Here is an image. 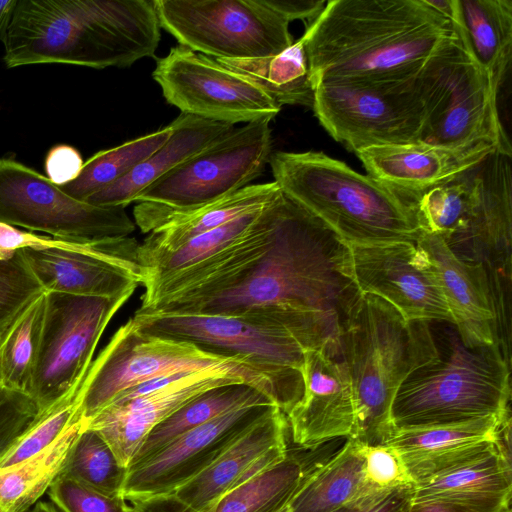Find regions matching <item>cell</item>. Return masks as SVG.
Masks as SVG:
<instances>
[{"label": "cell", "instance_id": "1", "mask_svg": "<svg viewBox=\"0 0 512 512\" xmlns=\"http://www.w3.org/2000/svg\"><path fill=\"white\" fill-rule=\"evenodd\" d=\"M167 286L172 294L135 313L271 318L305 349L340 346L362 295L348 243L283 192L230 245L168 274Z\"/></svg>", "mask_w": 512, "mask_h": 512}, {"label": "cell", "instance_id": "2", "mask_svg": "<svg viewBox=\"0 0 512 512\" xmlns=\"http://www.w3.org/2000/svg\"><path fill=\"white\" fill-rule=\"evenodd\" d=\"M454 34L426 0H329L302 36L315 87L413 77Z\"/></svg>", "mask_w": 512, "mask_h": 512}, {"label": "cell", "instance_id": "3", "mask_svg": "<svg viewBox=\"0 0 512 512\" xmlns=\"http://www.w3.org/2000/svg\"><path fill=\"white\" fill-rule=\"evenodd\" d=\"M160 23L148 0H17L3 40L8 68L129 67L153 57Z\"/></svg>", "mask_w": 512, "mask_h": 512}, {"label": "cell", "instance_id": "4", "mask_svg": "<svg viewBox=\"0 0 512 512\" xmlns=\"http://www.w3.org/2000/svg\"><path fill=\"white\" fill-rule=\"evenodd\" d=\"M281 191L348 244L414 242L423 233L416 203L323 152H276Z\"/></svg>", "mask_w": 512, "mask_h": 512}, {"label": "cell", "instance_id": "5", "mask_svg": "<svg viewBox=\"0 0 512 512\" xmlns=\"http://www.w3.org/2000/svg\"><path fill=\"white\" fill-rule=\"evenodd\" d=\"M340 349L356 410L348 439L385 443L395 429L392 405L400 386L440 356L429 323L406 320L386 301L364 294L344 325Z\"/></svg>", "mask_w": 512, "mask_h": 512}, {"label": "cell", "instance_id": "6", "mask_svg": "<svg viewBox=\"0 0 512 512\" xmlns=\"http://www.w3.org/2000/svg\"><path fill=\"white\" fill-rule=\"evenodd\" d=\"M198 370L238 373L284 413L291 410L301 395L300 384L291 377L244 358L217 355L188 342L145 333L131 317L91 363L77 391L81 419L87 422L119 394L140 383Z\"/></svg>", "mask_w": 512, "mask_h": 512}, {"label": "cell", "instance_id": "7", "mask_svg": "<svg viewBox=\"0 0 512 512\" xmlns=\"http://www.w3.org/2000/svg\"><path fill=\"white\" fill-rule=\"evenodd\" d=\"M510 361L499 343L451 351L413 371L392 405L395 427L510 415Z\"/></svg>", "mask_w": 512, "mask_h": 512}, {"label": "cell", "instance_id": "8", "mask_svg": "<svg viewBox=\"0 0 512 512\" xmlns=\"http://www.w3.org/2000/svg\"><path fill=\"white\" fill-rule=\"evenodd\" d=\"M270 119L235 128L140 193L133 215L143 233L250 185L271 156Z\"/></svg>", "mask_w": 512, "mask_h": 512}, {"label": "cell", "instance_id": "9", "mask_svg": "<svg viewBox=\"0 0 512 512\" xmlns=\"http://www.w3.org/2000/svg\"><path fill=\"white\" fill-rule=\"evenodd\" d=\"M454 29V36L417 74L425 106L421 141L453 148L488 143L511 157L497 104L500 89L476 61L462 33Z\"/></svg>", "mask_w": 512, "mask_h": 512}, {"label": "cell", "instance_id": "10", "mask_svg": "<svg viewBox=\"0 0 512 512\" xmlns=\"http://www.w3.org/2000/svg\"><path fill=\"white\" fill-rule=\"evenodd\" d=\"M312 109L330 136L355 154L422 140L425 106L417 75L320 81Z\"/></svg>", "mask_w": 512, "mask_h": 512}, {"label": "cell", "instance_id": "11", "mask_svg": "<svg viewBox=\"0 0 512 512\" xmlns=\"http://www.w3.org/2000/svg\"><path fill=\"white\" fill-rule=\"evenodd\" d=\"M160 26L213 59L276 55L293 44L289 23L260 0H153Z\"/></svg>", "mask_w": 512, "mask_h": 512}, {"label": "cell", "instance_id": "12", "mask_svg": "<svg viewBox=\"0 0 512 512\" xmlns=\"http://www.w3.org/2000/svg\"><path fill=\"white\" fill-rule=\"evenodd\" d=\"M130 296L46 292V306L29 396L39 414L77 393L109 321Z\"/></svg>", "mask_w": 512, "mask_h": 512}, {"label": "cell", "instance_id": "13", "mask_svg": "<svg viewBox=\"0 0 512 512\" xmlns=\"http://www.w3.org/2000/svg\"><path fill=\"white\" fill-rule=\"evenodd\" d=\"M0 222L75 240L122 238L135 230L125 207L77 200L48 177L9 158L0 159Z\"/></svg>", "mask_w": 512, "mask_h": 512}, {"label": "cell", "instance_id": "14", "mask_svg": "<svg viewBox=\"0 0 512 512\" xmlns=\"http://www.w3.org/2000/svg\"><path fill=\"white\" fill-rule=\"evenodd\" d=\"M139 243L131 237L75 240L42 236L19 253L45 292L116 298L144 284Z\"/></svg>", "mask_w": 512, "mask_h": 512}, {"label": "cell", "instance_id": "15", "mask_svg": "<svg viewBox=\"0 0 512 512\" xmlns=\"http://www.w3.org/2000/svg\"><path fill=\"white\" fill-rule=\"evenodd\" d=\"M145 333L244 358L271 371L303 380L304 347L285 324L265 317L232 315L134 314Z\"/></svg>", "mask_w": 512, "mask_h": 512}, {"label": "cell", "instance_id": "16", "mask_svg": "<svg viewBox=\"0 0 512 512\" xmlns=\"http://www.w3.org/2000/svg\"><path fill=\"white\" fill-rule=\"evenodd\" d=\"M152 76L181 113L231 125L272 120L281 106L256 84L182 45L159 58Z\"/></svg>", "mask_w": 512, "mask_h": 512}, {"label": "cell", "instance_id": "17", "mask_svg": "<svg viewBox=\"0 0 512 512\" xmlns=\"http://www.w3.org/2000/svg\"><path fill=\"white\" fill-rule=\"evenodd\" d=\"M275 408V404L239 407L182 434L148 459L128 468L122 496L132 503L173 495Z\"/></svg>", "mask_w": 512, "mask_h": 512}, {"label": "cell", "instance_id": "18", "mask_svg": "<svg viewBox=\"0 0 512 512\" xmlns=\"http://www.w3.org/2000/svg\"><path fill=\"white\" fill-rule=\"evenodd\" d=\"M511 157L493 153L480 164V192L465 230L447 244L460 259L482 265L494 294L498 322L510 325Z\"/></svg>", "mask_w": 512, "mask_h": 512}, {"label": "cell", "instance_id": "19", "mask_svg": "<svg viewBox=\"0 0 512 512\" xmlns=\"http://www.w3.org/2000/svg\"><path fill=\"white\" fill-rule=\"evenodd\" d=\"M348 245L352 278L362 295L381 298L409 321L453 324L429 261L416 243Z\"/></svg>", "mask_w": 512, "mask_h": 512}, {"label": "cell", "instance_id": "20", "mask_svg": "<svg viewBox=\"0 0 512 512\" xmlns=\"http://www.w3.org/2000/svg\"><path fill=\"white\" fill-rule=\"evenodd\" d=\"M302 376L303 396L286 414L293 442L312 449L334 438H351L356 410L341 354L327 347L306 349Z\"/></svg>", "mask_w": 512, "mask_h": 512}, {"label": "cell", "instance_id": "21", "mask_svg": "<svg viewBox=\"0 0 512 512\" xmlns=\"http://www.w3.org/2000/svg\"><path fill=\"white\" fill-rule=\"evenodd\" d=\"M238 382L249 384L240 374L226 370L187 372L161 389L108 404L84 426L97 432L119 463L128 468L145 437L157 424L202 392Z\"/></svg>", "mask_w": 512, "mask_h": 512}, {"label": "cell", "instance_id": "22", "mask_svg": "<svg viewBox=\"0 0 512 512\" xmlns=\"http://www.w3.org/2000/svg\"><path fill=\"white\" fill-rule=\"evenodd\" d=\"M495 152L488 143L453 148L419 141L369 147L356 155L367 175L416 203L430 189L458 178Z\"/></svg>", "mask_w": 512, "mask_h": 512}, {"label": "cell", "instance_id": "23", "mask_svg": "<svg viewBox=\"0 0 512 512\" xmlns=\"http://www.w3.org/2000/svg\"><path fill=\"white\" fill-rule=\"evenodd\" d=\"M287 430L286 415L277 407L173 495L197 511L212 512L224 495L286 458Z\"/></svg>", "mask_w": 512, "mask_h": 512}, {"label": "cell", "instance_id": "24", "mask_svg": "<svg viewBox=\"0 0 512 512\" xmlns=\"http://www.w3.org/2000/svg\"><path fill=\"white\" fill-rule=\"evenodd\" d=\"M416 245L429 261L461 343L468 348L500 344L496 304L486 269L460 259L439 236L422 233Z\"/></svg>", "mask_w": 512, "mask_h": 512}, {"label": "cell", "instance_id": "25", "mask_svg": "<svg viewBox=\"0 0 512 512\" xmlns=\"http://www.w3.org/2000/svg\"><path fill=\"white\" fill-rule=\"evenodd\" d=\"M511 460L497 444L417 479L411 487L410 501H444L486 512H505L511 508Z\"/></svg>", "mask_w": 512, "mask_h": 512}, {"label": "cell", "instance_id": "26", "mask_svg": "<svg viewBox=\"0 0 512 512\" xmlns=\"http://www.w3.org/2000/svg\"><path fill=\"white\" fill-rule=\"evenodd\" d=\"M510 418L486 416L460 422L395 427L386 444L404 459L414 482L497 444Z\"/></svg>", "mask_w": 512, "mask_h": 512}, {"label": "cell", "instance_id": "27", "mask_svg": "<svg viewBox=\"0 0 512 512\" xmlns=\"http://www.w3.org/2000/svg\"><path fill=\"white\" fill-rule=\"evenodd\" d=\"M168 140L129 174L90 196L86 202L126 207L153 182L193 155L230 134L234 125L181 113L170 125Z\"/></svg>", "mask_w": 512, "mask_h": 512}, {"label": "cell", "instance_id": "28", "mask_svg": "<svg viewBox=\"0 0 512 512\" xmlns=\"http://www.w3.org/2000/svg\"><path fill=\"white\" fill-rule=\"evenodd\" d=\"M281 192L275 181L250 184L225 198L173 219L148 233L139 245V261L141 263L147 257L174 251L198 235L263 208Z\"/></svg>", "mask_w": 512, "mask_h": 512}, {"label": "cell", "instance_id": "29", "mask_svg": "<svg viewBox=\"0 0 512 512\" xmlns=\"http://www.w3.org/2000/svg\"><path fill=\"white\" fill-rule=\"evenodd\" d=\"M459 19L452 24L474 58L500 89L512 58V1L458 0Z\"/></svg>", "mask_w": 512, "mask_h": 512}, {"label": "cell", "instance_id": "30", "mask_svg": "<svg viewBox=\"0 0 512 512\" xmlns=\"http://www.w3.org/2000/svg\"><path fill=\"white\" fill-rule=\"evenodd\" d=\"M259 404L274 403L247 383H230L208 389L157 424L145 437L129 467L148 459L182 434L228 411Z\"/></svg>", "mask_w": 512, "mask_h": 512}, {"label": "cell", "instance_id": "31", "mask_svg": "<svg viewBox=\"0 0 512 512\" xmlns=\"http://www.w3.org/2000/svg\"><path fill=\"white\" fill-rule=\"evenodd\" d=\"M360 443L347 439L325 463L309 466L290 504V512H334L350 506L362 488Z\"/></svg>", "mask_w": 512, "mask_h": 512}, {"label": "cell", "instance_id": "32", "mask_svg": "<svg viewBox=\"0 0 512 512\" xmlns=\"http://www.w3.org/2000/svg\"><path fill=\"white\" fill-rule=\"evenodd\" d=\"M215 60L256 84L280 106H313L315 87L303 36L273 56Z\"/></svg>", "mask_w": 512, "mask_h": 512}, {"label": "cell", "instance_id": "33", "mask_svg": "<svg viewBox=\"0 0 512 512\" xmlns=\"http://www.w3.org/2000/svg\"><path fill=\"white\" fill-rule=\"evenodd\" d=\"M84 426L74 424L53 445L14 466L0 469V512H28L61 474Z\"/></svg>", "mask_w": 512, "mask_h": 512}, {"label": "cell", "instance_id": "34", "mask_svg": "<svg viewBox=\"0 0 512 512\" xmlns=\"http://www.w3.org/2000/svg\"><path fill=\"white\" fill-rule=\"evenodd\" d=\"M46 306V292L32 300L0 331V385L29 395Z\"/></svg>", "mask_w": 512, "mask_h": 512}, {"label": "cell", "instance_id": "35", "mask_svg": "<svg viewBox=\"0 0 512 512\" xmlns=\"http://www.w3.org/2000/svg\"><path fill=\"white\" fill-rule=\"evenodd\" d=\"M480 164L430 189L417 200V217L423 233L439 236L448 244L465 230L480 192Z\"/></svg>", "mask_w": 512, "mask_h": 512}, {"label": "cell", "instance_id": "36", "mask_svg": "<svg viewBox=\"0 0 512 512\" xmlns=\"http://www.w3.org/2000/svg\"><path fill=\"white\" fill-rule=\"evenodd\" d=\"M309 466L291 454L224 495L212 512H278L297 493Z\"/></svg>", "mask_w": 512, "mask_h": 512}, {"label": "cell", "instance_id": "37", "mask_svg": "<svg viewBox=\"0 0 512 512\" xmlns=\"http://www.w3.org/2000/svg\"><path fill=\"white\" fill-rule=\"evenodd\" d=\"M172 133L168 125L111 149L94 154L83 164L79 176L60 186L71 197L86 201L90 196L119 181L162 146Z\"/></svg>", "mask_w": 512, "mask_h": 512}, {"label": "cell", "instance_id": "38", "mask_svg": "<svg viewBox=\"0 0 512 512\" xmlns=\"http://www.w3.org/2000/svg\"><path fill=\"white\" fill-rule=\"evenodd\" d=\"M128 468L117 460L108 443L83 426L60 475L107 495H122Z\"/></svg>", "mask_w": 512, "mask_h": 512}, {"label": "cell", "instance_id": "39", "mask_svg": "<svg viewBox=\"0 0 512 512\" xmlns=\"http://www.w3.org/2000/svg\"><path fill=\"white\" fill-rule=\"evenodd\" d=\"M263 208L251 211L198 235L174 251L156 254L141 260V264L146 270V280L194 265L227 247L251 227Z\"/></svg>", "mask_w": 512, "mask_h": 512}, {"label": "cell", "instance_id": "40", "mask_svg": "<svg viewBox=\"0 0 512 512\" xmlns=\"http://www.w3.org/2000/svg\"><path fill=\"white\" fill-rule=\"evenodd\" d=\"M359 443L363 458L362 488L357 499L348 507L366 508L394 491L413 486L414 478L396 448L386 443Z\"/></svg>", "mask_w": 512, "mask_h": 512}, {"label": "cell", "instance_id": "41", "mask_svg": "<svg viewBox=\"0 0 512 512\" xmlns=\"http://www.w3.org/2000/svg\"><path fill=\"white\" fill-rule=\"evenodd\" d=\"M76 394L41 413L0 457V469L14 466L53 445L74 424L82 421Z\"/></svg>", "mask_w": 512, "mask_h": 512}, {"label": "cell", "instance_id": "42", "mask_svg": "<svg viewBox=\"0 0 512 512\" xmlns=\"http://www.w3.org/2000/svg\"><path fill=\"white\" fill-rule=\"evenodd\" d=\"M44 292L18 250L0 258V331Z\"/></svg>", "mask_w": 512, "mask_h": 512}, {"label": "cell", "instance_id": "43", "mask_svg": "<svg viewBox=\"0 0 512 512\" xmlns=\"http://www.w3.org/2000/svg\"><path fill=\"white\" fill-rule=\"evenodd\" d=\"M47 493L61 512H133L132 504L122 495H107L62 475Z\"/></svg>", "mask_w": 512, "mask_h": 512}, {"label": "cell", "instance_id": "44", "mask_svg": "<svg viewBox=\"0 0 512 512\" xmlns=\"http://www.w3.org/2000/svg\"><path fill=\"white\" fill-rule=\"evenodd\" d=\"M39 410L24 393L4 390L0 395V457L35 421Z\"/></svg>", "mask_w": 512, "mask_h": 512}, {"label": "cell", "instance_id": "45", "mask_svg": "<svg viewBox=\"0 0 512 512\" xmlns=\"http://www.w3.org/2000/svg\"><path fill=\"white\" fill-rule=\"evenodd\" d=\"M84 161L74 147L58 145L50 149L45 159L48 179L58 186L74 181L80 174Z\"/></svg>", "mask_w": 512, "mask_h": 512}, {"label": "cell", "instance_id": "46", "mask_svg": "<svg viewBox=\"0 0 512 512\" xmlns=\"http://www.w3.org/2000/svg\"><path fill=\"white\" fill-rule=\"evenodd\" d=\"M271 11L282 17L288 23L302 20L306 27L310 25L323 11L325 0H260Z\"/></svg>", "mask_w": 512, "mask_h": 512}, {"label": "cell", "instance_id": "47", "mask_svg": "<svg viewBox=\"0 0 512 512\" xmlns=\"http://www.w3.org/2000/svg\"><path fill=\"white\" fill-rule=\"evenodd\" d=\"M410 488L394 491L381 501L366 508L341 507L334 512H405L410 503Z\"/></svg>", "mask_w": 512, "mask_h": 512}, {"label": "cell", "instance_id": "48", "mask_svg": "<svg viewBox=\"0 0 512 512\" xmlns=\"http://www.w3.org/2000/svg\"><path fill=\"white\" fill-rule=\"evenodd\" d=\"M131 504L133 512H200L189 507L174 495L153 497Z\"/></svg>", "mask_w": 512, "mask_h": 512}, {"label": "cell", "instance_id": "49", "mask_svg": "<svg viewBox=\"0 0 512 512\" xmlns=\"http://www.w3.org/2000/svg\"><path fill=\"white\" fill-rule=\"evenodd\" d=\"M405 512H486V511L476 509L473 507L458 505V504H454V503H450V502H444V501H420V502L410 501Z\"/></svg>", "mask_w": 512, "mask_h": 512}, {"label": "cell", "instance_id": "50", "mask_svg": "<svg viewBox=\"0 0 512 512\" xmlns=\"http://www.w3.org/2000/svg\"><path fill=\"white\" fill-rule=\"evenodd\" d=\"M17 0L0 1V40L3 42Z\"/></svg>", "mask_w": 512, "mask_h": 512}, {"label": "cell", "instance_id": "51", "mask_svg": "<svg viewBox=\"0 0 512 512\" xmlns=\"http://www.w3.org/2000/svg\"><path fill=\"white\" fill-rule=\"evenodd\" d=\"M28 512H61L52 502L38 501Z\"/></svg>", "mask_w": 512, "mask_h": 512}, {"label": "cell", "instance_id": "52", "mask_svg": "<svg viewBox=\"0 0 512 512\" xmlns=\"http://www.w3.org/2000/svg\"><path fill=\"white\" fill-rule=\"evenodd\" d=\"M290 504L291 502L284 506L282 509H280L278 512H290Z\"/></svg>", "mask_w": 512, "mask_h": 512}, {"label": "cell", "instance_id": "53", "mask_svg": "<svg viewBox=\"0 0 512 512\" xmlns=\"http://www.w3.org/2000/svg\"><path fill=\"white\" fill-rule=\"evenodd\" d=\"M4 390H5V389H4V388H2V387H1V385H0V395H1V393H2Z\"/></svg>", "mask_w": 512, "mask_h": 512}, {"label": "cell", "instance_id": "54", "mask_svg": "<svg viewBox=\"0 0 512 512\" xmlns=\"http://www.w3.org/2000/svg\"><path fill=\"white\" fill-rule=\"evenodd\" d=\"M506 512H511V509L507 510Z\"/></svg>", "mask_w": 512, "mask_h": 512}]
</instances>
